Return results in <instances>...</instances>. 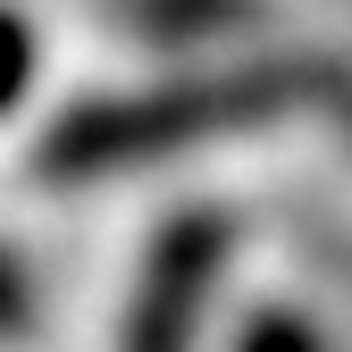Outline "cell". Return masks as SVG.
I'll return each instance as SVG.
<instances>
[{"instance_id": "3", "label": "cell", "mask_w": 352, "mask_h": 352, "mask_svg": "<svg viewBox=\"0 0 352 352\" xmlns=\"http://www.w3.org/2000/svg\"><path fill=\"white\" fill-rule=\"evenodd\" d=\"M252 17H260V0H126V25L143 42H201V34H227Z\"/></svg>"}, {"instance_id": "7", "label": "cell", "mask_w": 352, "mask_h": 352, "mask_svg": "<svg viewBox=\"0 0 352 352\" xmlns=\"http://www.w3.org/2000/svg\"><path fill=\"white\" fill-rule=\"evenodd\" d=\"M344 126H352V101H344Z\"/></svg>"}, {"instance_id": "4", "label": "cell", "mask_w": 352, "mask_h": 352, "mask_svg": "<svg viewBox=\"0 0 352 352\" xmlns=\"http://www.w3.org/2000/svg\"><path fill=\"white\" fill-rule=\"evenodd\" d=\"M25 84H34V25L0 0V118L25 101Z\"/></svg>"}, {"instance_id": "1", "label": "cell", "mask_w": 352, "mask_h": 352, "mask_svg": "<svg viewBox=\"0 0 352 352\" xmlns=\"http://www.w3.org/2000/svg\"><path fill=\"white\" fill-rule=\"evenodd\" d=\"M311 101H336V109L352 101V59L294 51V59H243L227 76H176V84H151V93L84 101L42 135L34 168L51 185H84V176L176 160V151H193L210 135H235V126H269V118L311 109Z\"/></svg>"}, {"instance_id": "2", "label": "cell", "mask_w": 352, "mask_h": 352, "mask_svg": "<svg viewBox=\"0 0 352 352\" xmlns=\"http://www.w3.org/2000/svg\"><path fill=\"white\" fill-rule=\"evenodd\" d=\"M218 269H227V218H210V210L168 218L143 252V285H135L118 352H193Z\"/></svg>"}, {"instance_id": "6", "label": "cell", "mask_w": 352, "mask_h": 352, "mask_svg": "<svg viewBox=\"0 0 352 352\" xmlns=\"http://www.w3.org/2000/svg\"><path fill=\"white\" fill-rule=\"evenodd\" d=\"M25 319H34V294H25V269H17L9 252H0V336H17Z\"/></svg>"}, {"instance_id": "5", "label": "cell", "mask_w": 352, "mask_h": 352, "mask_svg": "<svg viewBox=\"0 0 352 352\" xmlns=\"http://www.w3.org/2000/svg\"><path fill=\"white\" fill-rule=\"evenodd\" d=\"M235 352H327V336L302 319V311H260V319H243Z\"/></svg>"}]
</instances>
